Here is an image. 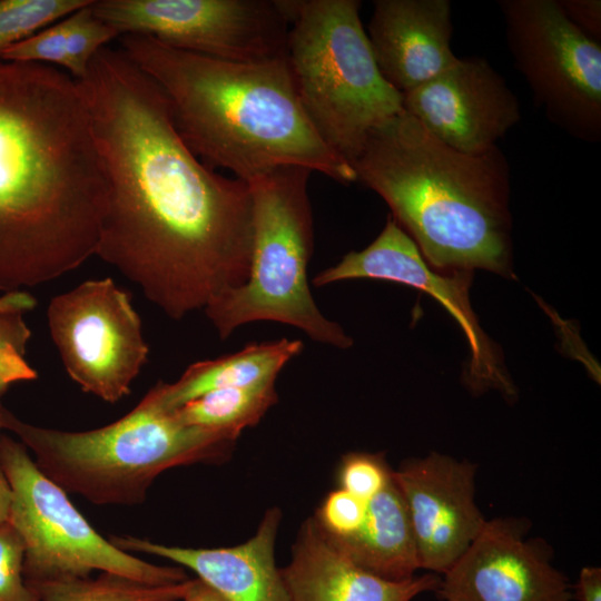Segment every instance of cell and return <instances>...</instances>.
Returning a JSON list of instances; mask_svg holds the SVG:
<instances>
[{
	"label": "cell",
	"mask_w": 601,
	"mask_h": 601,
	"mask_svg": "<svg viewBox=\"0 0 601 601\" xmlns=\"http://www.w3.org/2000/svg\"><path fill=\"white\" fill-rule=\"evenodd\" d=\"M352 278H374L418 288L433 296L462 328L471 349L465 381L473 391L495 388L514 396L496 347L482 331L470 304L472 272L436 273L424 262L413 239L391 217L377 238L361 252H351L319 274L313 284L323 286Z\"/></svg>",
	"instance_id": "obj_12"
},
{
	"label": "cell",
	"mask_w": 601,
	"mask_h": 601,
	"mask_svg": "<svg viewBox=\"0 0 601 601\" xmlns=\"http://www.w3.org/2000/svg\"><path fill=\"white\" fill-rule=\"evenodd\" d=\"M311 173L304 167L285 166L248 183L253 199L248 278L204 309L220 338L246 323L273 321L294 326L322 344L352 346L343 328L321 313L308 286L313 250L307 191Z\"/></svg>",
	"instance_id": "obj_7"
},
{
	"label": "cell",
	"mask_w": 601,
	"mask_h": 601,
	"mask_svg": "<svg viewBox=\"0 0 601 601\" xmlns=\"http://www.w3.org/2000/svg\"><path fill=\"white\" fill-rule=\"evenodd\" d=\"M302 349L298 339L252 343L236 353L196 362L176 382L159 381L154 387L162 407L171 411L210 391L276 380Z\"/></svg>",
	"instance_id": "obj_20"
},
{
	"label": "cell",
	"mask_w": 601,
	"mask_h": 601,
	"mask_svg": "<svg viewBox=\"0 0 601 601\" xmlns=\"http://www.w3.org/2000/svg\"><path fill=\"white\" fill-rule=\"evenodd\" d=\"M573 597L580 601H601V569L587 566L580 572Z\"/></svg>",
	"instance_id": "obj_30"
},
{
	"label": "cell",
	"mask_w": 601,
	"mask_h": 601,
	"mask_svg": "<svg viewBox=\"0 0 601 601\" xmlns=\"http://www.w3.org/2000/svg\"><path fill=\"white\" fill-rule=\"evenodd\" d=\"M352 167L432 268L511 275L510 167L499 146L460 152L403 111L370 134Z\"/></svg>",
	"instance_id": "obj_4"
},
{
	"label": "cell",
	"mask_w": 601,
	"mask_h": 601,
	"mask_svg": "<svg viewBox=\"0 0 601 601\" xmlns=\"http://www.w3.org/2000/svg\"><path fill=\"white\" fill-rule=\"evenodd\" d=\"M475 467L432 453L393 471L407 506L421 569L447 572L486 520L474 501Z\"/></svg>",
	"instance_id": "obj_14"
},
{
	"label": "cell",
	"mask_w": 601,
	"mask_h": 601,
	"mask_svg": "<svg viewBox=\"0 0 601 601\" xmlns=\"http://www.w3.org/2000/svg\"><path fill=\"white\" fill-rule=\"evenodd\" d=\"M24 545L9 523L0 524V601H37L23 575Z\"/></svg>",
	"instance_id": "obj_28"
},
{
	"label": "cell",
	"mask_w": 601,
	"mask_h": 601,
	"mask_svg": "<svg viewBox=\"0 0 601 601\" xmlns=\"http://www.w3.org/2000/svg\"><path fill=\"white\" fill-rule=\"evenodd\" d=\"M91 0H0V53Z\"/></svg>",
	"instance_id": "obj_24"
},
{
	"label": "cell",
	"mask_w": 601,
	"mask_h": 601,
	"mask_svg": "<svg viewBox=\"0 0 601 601\" xmlns=\"http://www.w3.org/2000/svg\"><path fill=\"white\" fill-rule=\"evenodd\" d=\"M0 467L12 490L8 522L24 545L26 582L87 578L92 571L152 585L188 580L183 568L140 560L102 538L67 492L37 466L27 447L1 433Z\"/></svg>",
	"instance_id": "obj_8"
},
{
	"label": "cell",
	"mask_w": 601,
	"mask_h": 601,
	"mask_svg": "<svg viewBox=\"0 0 601 601\" xmlns=\"http://www.w3.org/2000/svg\"><path fill=\"white\" fill-rule=\"evenodd\" d=\"M24 314L19 309H0V397L11 385L38 377L26 359L31 331Z\"/></svg>",
	"instance_id": "obj_25"
},
{
	"label": "cell",
	"mask_w": 601,
	"mask_h": 601,
	"mask_svg": "<svg viewBox=\"0 0 601 601\" xmlns=\"http://www.w3.org/2000/svg\"><path fill=\"white\" fill-rule=\"evenodd\" d=\"M37 306V298L27 290L4 293L0 296V309H19L28 313Z\"/></svg>",
	"instance_id": "obj_32"
},
{
	"label": "cell",
	"mask_w": 601,
	"mask_h": 601,
	"mask_svg": "<svg viewBox=\"0 0 601 601\" xmlns=\"http://www.w3.org/2000/svg\"><path fill=\"white\" fill-rule=\"evenodd\" d=\"M91 3L3 50L0 60L46 65L82 79L95 56L120 37L92 12Z\"/></svg>",
	"instance_id": "obj_21"
},
{
	"label": "cell",
	"mask_w": 601,
	"mask_h": 601,
	"mask_svg": "<svg viewBox=\"0 0 601 601\" xmlns=\"http://www.w3.org/2000/svg\"><path fill=\"white\" fill-rule=\"evenodd\" d=\"M181 601H227L211 587L196 579H189L187 591Z\"/></svg>",
	"instance_id": "obj_31"
},
{
	"label": "cell",
	"mask_w": 601,
	"mask_h": 601,
	"mask_svg": "<svg viewBox=\"0 0 601 601\" xmlns=\"http://www.w3.org/2000/svg\"><path fill=\"white\" fill-rule=\"evenodd\" d=\"M4 410L6 407L0 403V432L4 430Z\"/></svg>",
	"instance_id": "obj_34"
},
{
	"label": "cell",
	"mask_w": 601,
	"mask_h": 601,
	"mask_svg": "<svg viewBox=\"0 0 601 601\" xmlns=\"http://www.w3.org/2000/svg\"><path fill=\"white\" fill-rule=\"evenodd\" d=\"M4 430L67 493L95 504L135 505L168 469L226 457L236 437L189 426L159 403L155 387L126 415L102 427L71 432L30 424L4 410Z\"/></svg>",
	"instance_id": "obj_5"
},
{
	"label": "cell",
	"mask_w": 601,
	"mask_h": 601,
	"mask_svg": "<svg viewBox=\"0 0 601 601\" xmlns=\"http://www.w3.org/2000/svg\"><path fill=\"white\" fill-rule=\"evenodd\" d=\"M279 520L278 509L268 510L250 539L228 548H183L129 535H112L109 540L126 552L168 559L190 569L227 601H289L275 562Z\"/></svg>",
	"instance_id": "obj_17"
},
{
	"label": "cell",
	"mask_w": 601,
	"mask_h": 601,
	"mask_svg": "<svg viewBox=\"0 0 601 601\" xmlns=\"http://www.w3.org/2000/svg\"><path fill=\"white\" fill-rule=\"evenodd\" d=\"M566 17L592 39L601 40L600 0H559Z\"/></svg>",
	"instance_id": "obj_29"
},
{
	"label": "cell",
	"mask_w": 601,
	"mask_h": 601,
	"mask_svg": "<svg viewBox=\"0 0 601 601\" xmlns=\"http://www.w3.org/2000/svg\"><path fill=\"white\" fill-rule=\"evenodd\" d=\"M449 0H376L367 38L385 80L401 93L450 68L453 26Z\"/></svg>",
	"instance_id": "obj_16"
},
{
	"label": "cell",
	"mask_w": 601,
	"mask_h": 601,
	"mask_svg": "<svg viewBox=\"0 0 601 601\" xmlns=\"http://www.w3.org/2000/svg\"><path fill=\"white\" fill-rule=\"evenodd\" d=\"M404 111L433 137L469 155H483L521 119L520 104L487 60L457 58L432 80L402 93Z\"/></svg>",
	"instance_id": "obj_13"
},
{
	"label": "cell",
	"mask_w": 601,
	"mask_h": 601,
	"mask_svg": "<svg viewBox=\"0 0 601 601\" xmlns=\"http://www.w3.org/2000/svg\"><path fill=\"white\" fill-rule=\"evenodd\" d=\"M366 509V501L338 487L326 495L314 519L327 538L342 540L359 530Z\"/></svg>",
	"instance_id": "obj_27"
},
{
	"label": "cell",
	"mask_w": 601,
	"mask_h": 601,
	"mask_svg": "<svg viewBox=\"0 0 601 601\" xmlns=\"http://www.w3.org/2000/svg\"><path fill=\"white\" fill-rule=\"evenodd\" d=\"M286 62L300 105L324 142L351 166L370 134L404 111L382 76L358 0H282Z\"/></svg>",
	"instance_id": "obj_6"
},
{
	"label": "cell",
	"mask_w": 601,
	"mask_h": 601,
	"mask_svg": "<svg viewBox=\"0 0 601 601\" xmlns=\"http://www.w3.org/2000/svg\"><path fill=\"white\" fill-rule=\"evenodd\" d=\"M50 336L69 377L116 403L148 361L149 347L130 295L110 277L88 279L51 298Z\"/></svg>",
	"instance_id": "obj_11"
},
{
	"label": "cell",
	"mask_w": 601,
	"mask_h": 601,
	"mask_svg": "<svg viewBox=\"0 0 601 601\" xmlns=\"http://www.w3.org/2000/svg\"><path fill=\"white\" fill-rule=\"evenodd\" d=\"M383 454L352 452L343 456L337 472L339 489L368 502L392 480Z\"/></svg>",
	"instance_id": "obj_26"
},
{
	"label": "cell",
	"mask_w": 601,
	"mask_h": 601,
	"mask_svg": "<svg viewBox=\"0 0 601 601\" xmlns=\"http://www.w3.org/2000/svg\"><path fill=\"white\" fill-rule=\"evenodd\" d=\"M289 601H411L441 582L433 573L402 581L359 566L322 531L314 518L302 526L292 560L280 569Z\"/></svg>",
	"instance_id": "obj_18"
},
{
	"label": "cell",
	"mask_w": 601,
	"mask_h": 601,
	"mask_svg": "<svg viewBox=\"0 0 601 601\" xmlns=\"http://www.w3.org/2000/svg\"><path fill=\"white\" fill-rule=\"evenodd\" d=\"M189 579L175 584L152 585L101 572L95 579L71 578L27 582L37 601H181Z\"/></svg>",
	"instance_id": "obj_23"
},
{
	"label": "cell",
	"mask_w": 601,
	"mask_h": 601,
	"mask_svg": "<svg viewBox=\"0 0 601 601\" xmlns=\"http://www.w3.org/2000/svg\"><path fill=\"white\" fill-rule=\"evenodd\" d=\"M76 81L108 184L96 256L175 321L245 284L248 183L191 151L160 88L120 48H102Z\"/></svg>",
	"instance_id": "obj_1"
},
{
	"label": "cell",
	"mask_w": 601,
	"mask_h": 601,
	"mask_svg": "<svg viewBox=\"0 0 601 601\" xmlns=\"http://www.w3.org/2000/svg\"><path fill=\"white\" fill-rule=\"evenodd\" d=\"M122 52L165 95L176 128L210 168L246 183L297 166L338 183L356 181L353 167L321 138L298 99L286 58L245 63L122 35Z\"/></svg>",
	"instance_id": "obj_3"
},
{
	"label": "cell",
	"mask_w": 601,
	"mask_h": 601,
	"mask_svg": "<svg viewBox=\"0 0 601 601\" xmlns=\"http://www.w3.org/2000/svg\"><path fill=\"white\" fill-rule=\"evenodd\" d=\"M12 504V490L10 483L0 467V524L9 521Z\"/></svg>",
	"instance_id": "obj_33"
},
{
	"label": "cell",
	"mask_w": 601,
	"mask_h": 601,
	"mask_svg": "<svg viewBox=\"0 0 601 601\" xmlns=\"http://www.w3.org/2000/svg\"><path fill=\"white\" fill-rule=\"evenodd\" d=\"M505 37L548 119L570 136L601 138V46L564 13L559 0H500Z\"/></svg>",
	"instance_id": "obj_9"
},
{
	"label": "cell",
	"mask_w": 601,
	"mask_h": 601,
	"mask_svg": "<svg viewBox=\"0 0 601 601\" xmlns=\"http://www.w3.org/2000/svg\"><path fill=\"white\" fill-rule=\"evenodd\" d=\"M108 184L77 81L0 60V290H27L96 256Z\"/></svg>",
	"instance_id": "obj_2"
},
{
	"label": "cell",
	"mask_w": 601,
	"mask_h": 601,
	"mask_svg": "<svg viewBox=\"0 0 601 601\" xmlns=\"http://www.w3.org/2000/svg\"><path fill=\"white\" fill-rule=\"evenodd\" d=\"M91 9L120 36H148L235 62L286 58L289 24L282 0H92Z\"/></svg>",
	"instance_id": "obj_10"
},
{
	"label": "cell",
	"mask_w": 601,
	"mask_h": 601,
	"mask_svg": "<svg viewBox=\"0 0 601 601\" xmlns=\"http://www.w3.org/2000/svg\"><path fill=\"white\" fill-rule=\"evenodd\" d=\"M329 540L359 566L387 580H406L421 569L407 506L394 477L367 502L355 534Z\"/></svg>",
	"instance_id": "obj_19"
},
{
	"label": "cell",
	"mask_w": 601,
	"mask_h": 601,
	"mask_svg": "<svg viewBox=\"0 0 601 601\" xmlns=\"http://www.w3.org/2000/svg\"><path fill=\"white\" fill-rule=\"evenodd\" d=\"M275 381L210 391L171 410L186 425L238 437L277 402Z\"/></svg>",
	"instance_id": "obj_22"
},
{
	"label": "cell",
	"mask_w": 601,
	"mask_h": 601,
	"mask_svg": "<svg viewBox=\"0 0 601 601\" xmlns=\"http://www.w3.org/2000/svg\"><path fill=\"white\" fill-rule=\"evenodd\" d=\"M445 601H571L566 578L508 519L483 529L435 590Z\"/></svg>",
	"instance_id": "obj_15"
}]
</instances>
